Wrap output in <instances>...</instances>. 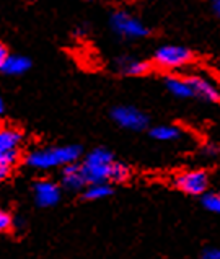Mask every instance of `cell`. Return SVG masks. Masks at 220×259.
<instances>
[{
    "label": "cell",
    "mask_w": 220,
    "mask_h": 259,
    "mask_svg": "<svg viewBox=\"0 0 220 259\" xmlns=\"http://www.w3.org/2000/svg\"><path fill=\"white\" fill-rule=\"evenodd\" d=\"M82 155V149L78 145L54 147V149H44L31 152L26 157V165L34 169H49L64 166L72 161H77Z\"/></svg>",
    "instance_id": "cell-1"
},
{
    "label": "cell",
    "mask_w": 220,
    "mask_h": 259,
    "mask_svg": "<svg viewBox=\"0 0 220 259\" xmlns=\"http://www.w3.org/2000/svg\"><path fill=\"white\" fill-rule=\"evenodd\" d=\"M114 163L113 153L106 149H95L86 155L83 163L80 165L86 184L95 183H108L111 166Z\"/></svg>",
    "instance_id": "cell-2"
},
{
    "label": "cell",
    "mask_w": 220,
    "mask_h": 259,
    "mask_svg": "<svg viewBox=\"0 0 220 259\" xmlns=\"http://www.w3.org/2000/svg\"><path fill=\"white\" fill-rule=\"evenodd\" d=\"M111 28L114 29V33H117L122 38H145L149 36V28H147L141 20H137L134 15H130L127 12L117 10L111 15L109 18Z\"/></svg>",
    "instance_id": "cell-3"
},
{
    "label": "cell",
    "mask_w": 220,
    "mask_h": 259,
    "mask_svg": "<svg viewBox=\"0 0 220 259\" xmlns=\"http://www.w3.org/2000/svg\"><path fill=\"white\" fill-rule=\"evenodd\" d=\"M23 142V134L15 127H0V163L13 166L20 158V147Z\"/></svg>",
    "instance_id": "cell-4"
},
{
    "label": "cell",
    "mask_w": 220,
    "mask_h": 259,
    "mask_svg": "<svg viewBox=\"0 0 220 259\" xmlns=\"http://www.w3.org/2000/svg\"><path fill=\"white\" fill-rule=\"evenodd\" d=\"M193 53L185 46H161L157 49L155 56H153V62H155L160 69H178L185 67L191 61H193Z\"/></svg>",
    "instance_id": "cell-5"
},
{
    "label": "cell",
    "mask_w": 220,
    "mask_h": 259,
    "mask_svg": "<svg viewBox=\"0 0 220 259\" xmlns=\"http://www.w3.org/2000/svg\"><path fill=\"white\" fill-rule=\"evenodd\" d=\"M174 186L189 196H202L209 186V176L202 169L180 173L174 178Z\"/></svg>",
    "instance_id": "cell-6"
},
{
    "label": "cell",
    "mask_w": 220,
    "mask_h": 259,
    "mask_svg": "<svg viewBox=\"0 0 220 259\" xmlns=\"http://www.w3.org/2000/svg\"><path fill=\"white\" fill-rule=\"evenodd\" d=\"M111 117L124 129L144 131L149 124V117L134 106H117L111 111Z\"/></svg>",
    "instance_id": "cell-7"
},
{
    "label": "cell",
    "mask_w": 220,
    "mask_h": 259,
    "mask_svg": "<svg viewBox=\"0 0 220 259\" xmlns=\"http://www.w3.org/2000/svg\"><path fill=\"white\" fill-rule=\"evenodd\" d=\"M34 199L39 207H53L61 201V188L54 181H38L34 184Z\"/></svg>",
    "instance_id": "cell-8"
},
{
    "label": "cell",
    "mask_w": 220,
    "mask_h": 259,
    "mask_svg": "<svg viewBox=\"0 0 220 259\" xmlns=\"http://www.w3.org/2000/svg\"><path fill=\"white\" fill-rule=\"evenodd\" d=\"M186 80L191 85V88H193L194 96H199V98L207 100V101H220V92L217 90L214 83L209 82L207 78L199 77V75H193Z\"/></svg>",
    "instance_id": "cell-9"
},
{
    "label": "cell",
    "mask_w": 220,
    "mask_h": 259,
    "mask_svg": "<svg viewBox=\"0 0 220 259\" xmlns=\"http://www.w3.org/2000/svg\"><path fill=\"white\" fill-rule=\"evenodd\" d=\"M62 184L70 191H80L83 186H86L82 168H80V165L77 163V161H72V163L64 165Z\"/></svg>",
    "instance_id": "cell-10"
},
{
    "label": "cell",
    "mask_w": 220,
    "mask_h": 259,
    "mask_svg": "<svg viewBox=\"0 0 220 259\" xmlns=\"http://www.w3.org/2000/svg\"><path fill=\"white\" fill-rule=\"evenodd\" d=\"M29 67H31V61L23 56H7L4 64L0 65V70L7 75H20L25 73Z\"/></svg>",
    "instance_id": "cell-11"
},
{
    "label": "cell",
    "mask_w": 220,
    "mask_h": 259,
    "mask_svg": "<svg viewBox=\"0 0 220 259\" xmlns=\"http://www.w3.org/2000/svg\"><path fill=\"white\" fill-rule=\"evenodd\" d=\"M165 85H166L168 90H170V93L178 96V98H191V96H194L193 88H191V85L188 83L186 78L166 77Z\"/></svg>",
    "instance_id": "cell-12"
},
{
    "label": "cell",
    "mask_w": 220,
    "mask_h": 259,
    "mask_svg": "<svg viewBox=\"0 0 220 259\" xmlns=\"http://www.w3.org/2000/svg\"><path fill=\"white\" fill-rule=\"evenodd\" d=\"M113 194V188L108 183H95L86 184V189L83 191L85 201H100V199H106Z\"/></svg>",
    "instance_id": "cell-13"
},
{
    "label": "cell",
    "mask_w": 220,
    "mask_h": 259,
    "mask_svg": "<svg viewBox=\"0 0 220 259\" xmlns=\"http://www.w3.org/2000/svg\"><path fill=\"white\" fill-rule=\"evenodd\" d=\"M150 137L160 142H173L181 137V131L173 125H157L150 131Z\"/></svg>",
    "instance_id": "cell-14"
},
{
    "label": "cell",
    "mask_w": 220,
    "mask_h": 259,
    "mask_svg": "<svg viewBox=\"0 0 220 259\" xmlns=\"http://www.w3.org/2000/svg\"><path fill=\"white\" fill-rule=\"evenodd\" d=\"M152 69V65L145 61H129V59H122L121 61V70L126 75H144Z\"/></svg>",
    "instance_id": "cell-15"
},
{
    "label": "cell",
    "mask_w": 220,
    "mask_h": 259,
    "mask_svg": "<svg viewBox=\"0 0 220 259\" xmlns=\"http://www.w3.org/2000/svg\"><path fill=\"white\" fill-rule=\"evenodd\" d=\"M130 175V169L121 163V161H114L111 166V173H109V181L111 183H124L127 181V178Z\"/></svg>",
    "instance_id": "cell-16"
},
{
    "label": "cell",
    "mask_w": 220,
    "mask_h": 259,
    "mask_svg": "<svg viewBox=\"0 0 220 259\" xmlns=\"http://www.w3.org/2000/svg\"><path fill=\"white\" fill-rule=\"evenodd\" d=\"M202 205L210 212L220 213V194H205L202 197Z\"/></svg>",
    "instance_id": "cell-17"
},
{
    "label": "cell",
    "mask_w": 220,
    "mask_h": 259,
    "mask_svg": "<svg viewBox=\"0 0 220 259\" xmlns=\"http://www.w3.org/2000/svg\"><path fill=\"white\" fill-rule=\"evenodd\" d=\"M12 228V217L7 212L0 210V232H7Z\"/></svg>",
    "instance_id": "cell-18"
},
{
    "label": "cell",
    "mask_w": 220,
    "mask_h": 259,
    "mask_svg": "<svg viewBox=\"0 0 220 259\" xmlns=\"http://www.w3.org/2000/svg\"><path fill=\"white\" fill-rule=\"evenodd\" d=\"M204 259H220V248H209L202 253Z\"/></svg>",
    "instance_id": "cell-19"
},
{
    "label": "cell",
    "mask_w": 220,
    "mask_h": 259,
    "mask_svg": "<svg viewBox=\"0 0 220 259\" xmlns=\"http://www.w3.org/2000/svg\"><path fill=\"white\" fill-rule=\"evenodd\" d=\"M9 175H10V166L0 163V181H4Z\"/></svg>",
    "instance_id": "cell-20"
},
{
    "label": "cell",
    "mask_w": 220,
    "mask_h": 259,
    "mask_svg": "<svg viewBox=\"0 0 220 259\" xmlns=\"http://www.w3.org/2000/svg\"><path fill=\"white\" fill-rule=\"evenodd\" d=\"M9 56V51H7V48L4 46L2 42H0V65L4 64V61H5V57Z\"/></svg>",
    "instance_id": "cell-21"
},
{
    "label": "cell",
    "mask_w": 220,
    "mask_h": 259,
    "mask_svg": "<svg viewBox=\"0 0 220 259\" xmlns=\"http://www.w3.org/2000/svg\"><path fill=\"white\" fill-rule=\"evenodd\" d=\"M212 9H214V12L220 17V0H214V2H212Z\"/></svg>",
    "instance_id": "cell-22"
},
{
    "label": "cell",
    "mask_w": 220,
    "mask_h": 259,
    "mask_svg": "<svg viewBox=\"0 0 220 259\" xmlns=\"http://www.w3.org/2000/svg\"><path fill=\"white\" fill-rule=\"evenodd\" d=\"M217 152H218V150H217V149H214V145H210V147L207 145V147H205V153H209V155H215Z\"/></svg>",
    "instance_id": "cell-23"
},
{
    "label": "cell",
    "mask_w": 220,
    "mask_h": 259,
    "mask_svg": "<svg viewBox=\"0 0 220 259\" xmlns=\"http://www.w3.org/2000/svg\"><path fill=\"white\" fill-rule=\"evenodd\" d=\"M4 113V101H2V98H0V114Z\"/></svg>",
    "instance_id": "cell-24"
}]
</instances>
